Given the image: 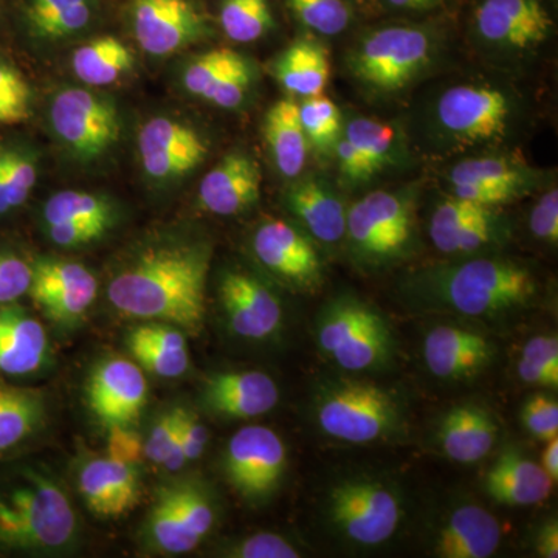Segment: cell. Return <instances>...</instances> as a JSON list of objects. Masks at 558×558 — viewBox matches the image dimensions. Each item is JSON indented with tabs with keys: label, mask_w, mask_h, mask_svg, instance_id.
I'll return each instance as SVG.
<instances>
[{
	"label": "cell",
	"mask_w": 558,
	"mask_h": 558,
	"mask_svg": "<svg viewBox=\"0 0 558 558\" xmlns=\"http://www.w3.org/2000/svg\"><path fill=\"white\" fill-rule=\"evenodd\" d=\"M209 263L211 248L205 244L179 242L146 250L110 279L108 299L128 317L199 333Z\"/></svg>",
	"instance_id": "obj_1"
},
{
	"label": "cell",
	"mask_w": 558,
	"mask_h": 558,
	"mask_svg": "<svg viewBox=\"0 0 558 558\" xmlns=\"http://www.w3.org/2000/svg\"><path fill=\"white\" fill-rule=\"evenodd\" d=\"M538 292L531 269L505 258L468 259L418 271L402 288L413 310L487 322L515 317L534 304Z\"/></svg>",
	"instance_id": "obj_2"
},
{
	"label": "cell",
	"mask_w": 558,
	"mask_h": 558,
	"mask_svg": "<svg viewBox=\"0 0 558 558\" xmlns=\"http://www.w3.org/2000/svg\"><path fill=\"white\" fill-rule=\"evenodd\" d=\"M76 535L75 510L47 473L16 465L0 475V554H53Z\"/></svg>",
	"instance_id": "obj_3"
},
{
	"label": "cell",
	"mask_w": 558,
	"mask_h": 558,
	"mask_svg": "<svg viewBox=\"0 0 558 558\" xmlns=\"http://www.w3.org/2000/svg\"><path fill=\"white\" fill-rule=\"evenodd\" d=\"M312 410L318 428L341 442H379L405 428L402 400L373 381L323 380L315 389Z\"/></svg>",
	"instance_id": "obj_4"
},
{
	"label": "cell",
	"mask_w": 558,
	"mask_h": 558,
	"mask_svg": "<svg viewBox=\"0 0 558 558\" xmlns=\"http://www.w3.org/2000/svg\"><path fill=\"white\" fill-rule=\"evenodd\" d=\"M314 332L322 354L348 373H380L395 360L398 343L387 318L357 296L328 301L315 318Z\"/></svg>",
	"instance_id": "obj_5"
},
{
	"label": "cell",
	"mask_w": 558,
	"mask_h": 558,
	"mask_svg": "<svg viewBox=\"0 0 558 558\" xmlns=\"http://www.w3.org/2000/svg\"><path fill=\"white\" fill-rule=\"evenodd\" d=\"M325 515L349 545L376 548L395 537L405 519L398 488L376 478H349L330 487Z\"/></svg>",
	"instance_id": "obj_6"
},
{
	"label": "cell",
	"mask_w": 558,
	"mask_h": 558,
	"mask_svg": "<svg viewBox=\"0 0 558 558\" xmlns=\"http://www.w3.org/2000/svg\"><path fill=\"white\" fill-rule=\"evenodd\" d=\"M413 227V205L409 199L388 191H374L348 209L344 236L357 258L380 266L409 252Z\"/></svg>",
	"instance_id": "obj_7"
},
{
	"label": "cell",
	"mask_w": 558,
	"mask_h": 558,
	"mask_svg": "<svg viewBox=\"0 0 558 558\" xmlns=\"http://www.w3.org/2000/svg\"><path fill=\"white\" fill-rule=\"evenodd\" d=\"M433 40L411 25H391L371 33L352 54L351 69L360 81L376 89H403L427 68Z\"/></svg>",
	"instance_id": "obj_8"
},
{
	"label": "cell",
	"mask_w": 558,
	"mask_h": 558,
	"mask_svg": "<svg viewBox=\"0 0 558 558\" xmlns=\"http://www.w3.org/2000/svg\"><path fill=\"white\" fill-rule=\"evenodd\" d=\"M49 117L54 134L80 159H98L119 142V110L94 92L80 87L58 92Z\"/></svg>",
	"instance_id": "obj_9"
},
{
	"label": "cell",
	"mask_w": 558,
	"mask_h": 558,
	"mask_svg": "<svg viewBox=\"0 0 558 558\" xmlns=\"http://www.w3.org/2000/svg\"><path fill=\"white\" fill-rule=\"evenodd\" d=\"M286 465L288 450L274 429L260 425L242 428L227 446V478L250 501H263L274 495Z\"/></svg>",
	"instance_id": "obj_10"
},
{
	"label": "cell",
	"mask_w": 558,
	"mask_h": 558,
	"mask_svg": "<svg viewBox=\"0 0 558 558\" xmlns=\"http://www.w3.org/2000/svg\"><path fill=\"white\" fill-rule=\"evenodd\" d=\"M131 16L135 39L153 57L185 49L207 32L191 0H134Z\"/></svg>",
	"instance_id": "obj_11"
},
{
	"label": "cell",
	"mask_w": 558,
	"mask_h": 558,
	"mask_svg": "<svg viewBox=\"0 0 558 558\" xmlns=\"http://www.w3.org/2000/svg\"><path fill=\"white\" fill-rule=\"evenodd\" d=\"M33 266V301L47 317L68 325L76 323L97 299L94 274L73 260L38 259Z\"/></svg>",
	"instance_id": "obj_12"
},
{
	"label": "cell",
	"mask_w": 558,
	"mask_h": 558,
	"mask_svg": "<svg viewBox=\"0 0 558 558\" xmlns=\"http://www.w3.org/2000/svg\"><path fill=\"white\" fill-rule=\"evenodd\" d=\"M253 252L270 274L292 288L314 290L322 282L323 266L317 250L288 222L260 223L253 236Z\"/></svg>",
	"instance_id": "obj_13"
},
{
	"label": "cell",
	"mask_w": 558,
	"mask_h": 558,
	"mask_svg": "<svg viewBox=\"0 0 558 558\" xmlns=\"http://www.w3.org/2000/svg\"><path fill=\"white\" fill-rule=\"evenodd\" d=\"M143 170L150 179L167 182L196 170L208 154V145L193 128L157 117L138 134Z\"/></svg>",
	"instance_id": "obj_14"
},
{
	"label": "cell",
	"mask_w": 558,
	"mask_h": 558,
	"mask_svg": "<svg viewBox=\"0 0 558 558\" xmlns=\"http://www.w3.org/2000/svg\"><path fill=\"white\" fill-rule=\"evenodd\" d=\"M219 296L231 330L242 339L267 340L281 329V301L252 275L227 271L220 278Z\"/></svg>",
	"instance_id": "obj_15"
},
{
	"label": "cell",
	"mask_w": 558,
	"mask_h": 558,
	"mask_svg": "<svg viewBox=\"0 0 558 558\" xmlns=\"http://www.w3.org/2000/svg\"><path fill=\"white\" fill-rule=\"evenodd\" d=\"M438 119L444 130L464 142L497 138L508 126V98L490 87H451L440 97Z\"/></svg>",
	"instance_id": "obj_16"
},
{
	"label": "cell",
	"mask_w": 558,
	"mask_h": 558,
	"mask_svg": "<svg viewBox=\"0 0 558 558\" xmlns=\"http://www.w3.org/2000/svg\"><path fill=\"white\" fill-rule=\"evenodd\" d=\"M425 366L446 381H465L481 376L497 357V348L483 333L454 325L428 330L422 343Z\"/></svg>",
	"instance_id": "obj_17"
},
{
	"label": "cell",
	"mask_w": 558,
	"mask_h": 558,
	"mask_svg": "<svg viewBox=\"0 0 558 558\" xmlns=\"http://www.w3.org/2000/svg\"><path fill=\"white\" fill-rule=\"evenodd\" d=\"M429 236L446 255H469L501 241L502 226L494 209L453 196L433 213Z\"/></svg>",
	"instance_id": "obj_18"
},
{
	"label": "cell",
	"mask_w": 558,
	"mask_h": 558,
	"mask_svg": "<svg viewBox=\"0 0 558 558\" xmlns=\"http://www.w3.org/2000/svg\"><path fill=\"white\" fill-rule=\"evenodd\" d=\"M475 25L487 43L531 49L548 39L554 22L542 0H483L475 11Z\"/></svg>",
	"instance_id": "obj_19"
},
{
	"label": "cell",
	"mask_w": 558,
	"mask_h": 558,
	"mask_svg": "<svg viewBox=\"0 0 558 558\" xmlns=\"http://www.w3.org/2000/svg\"><path fill=\"white\" fill-rule=\"evenodd\" d=\"M148 385L142 369L124 359H110L92 373L87 398L95 416L110 425H130L146 405Z\"/></svg>",
	"instance_id": "obj_20"
},
{
	"label": "cell",
	"mask_w": 558,
	"mask_h": 558,
	"mask_svg": "<svg viewBox=\"0 0 558 558\" xmlns=\"http://www.w3.org/2000/svg\"><path fill=\"white\" fill-rule=\"evenodd\" d=\"M204 403L213 413L229 418L263 416L278 405L279 388L259 371L216 373L205 384Z\"/></svg>",
	"instance_id": "obj_21"
},
{
	"label": "cell",
	"mask_w": 558,
	"mask_h": 558,
	"mask_svg": "<svg viewBox=\"0 0 558 558\" xmlns=\"http://www.w3.org/2000/svg\"><path fill=\"white\" fill-rule=\"evenodd\" d=\"M260 182L258 161L244 153L229 154L202 179V208L218 216L245 211L259 201Z\"/></svg>",
	"instance_id": "obj_22"
},
{
	"label": "cell",
	"mask_w": 558,
	"mask_h": 558,
	"mask_svg": "<svg viewBox=\"0 0 558 558\" xmlns=\"http://www.w3.org/2000/svg\"><path fill=\"white\" fill-rule=\"evenodd\" d=\"M78 486L87 509L100 519H119L137 506V465L110 458L92 459L80 472Z\"/></svg>",
	"instance_id": "obj_23"
},
{
	"label": "cell",
	"mask_w": 558,
	"mask_h": 558,
	"mask_svg": "<svg viewBox=\"0 0 558 558\" xmlns=\"http://www.w3.org/2000/svg\"><path fill=\"white\" fill-rule=\"evenodd\" d=\"M501 543V526L488 510L462 505L450 510L435 538L433 554L440 558H487Z\"/></svg>",
	"instance_id": "obj_24"
},
{
	"label": "cell",
	"mask_w": 558,
	"mask_h": 558,
	"mask_svg": "<svg viewBox=\"0 0 558 558\" xmlns=\"http://www.w3.org/2000/svg\"><path fill=\"white\" fill-rule=\"evenodd\" d=\"M49 359V339L24 307L0 306V377L31 376Z\"/></svg>",
	"instance_id": "obj_25"
},
{
	"label": "cell",
	"mask_w": 558,
	"mask_h": 558,
	"mask_svg": "<svg viewBox=\"0 0 558 558\" xmlns=\"http://www.w3.org/2000/svg\"><path fill=\"white\" fill-rule=\"evenodd\" d=\"M498 429L497 418L486 407L462 403L440 418L438 444L451 461L475 464L494 449Z\"/></svg>",
	"instance_id": "obj_26"
},
{
	"label": "cell",
	"mask_w": 558,
	"mask_h": 558,
	"mask_svg": "<svg viewBox=\"0 0 558 558\" xmlns=\"http://www.w3.org/2000/svg\"><path fill=\"white\" fill-rule=\"evenodd\" d=\"M554 481L537 462L520 451L499 454L484 480V490L499 505L526 508L549 498Z\"/></svg>",
	"instance_id": "obj_27"
},
{
	"label": "cell",
	"mask_w": 558,
	"mask_h": 558,
	"mask_svg": "<svg viewBox=\"0 0 558 558\" xmlns=\"http://www.w3.org/2000/svg\"><path fill=\"white\" fill-rule=\"evenodd\" d=\"M288 205L315 240L337 244L347 234L348 209L318 180H301L288 193Z\"/></svg>",
	"instance_id": "obj_28"
},
{
	"label": "cell",
	"mask_w": 558,
	"mask_h": 558,
	"mask_svg": "<svg viewBox=\"0 0 558 558\" xmlns=\"http://www.w3.org/2000/svg\"><path fill=\"white\" fill-rule=\"evenodd\" d=\"M128 344L143 368L156 376H182L190 366L189 348L182 330L165 323L138 326L130 333Z\"/></svg>",
	"instance_id": "obj_29"
},
{
	"label": "cell",
	"mask_w": 558,
	"mask_h": 558,
	"mask_svg": "<svg viewBox=\"0 0 558 558\" xmlns=\"http://www.w3.org/2000/svg\"><path fill=\"white\" fill-rule=\"evenodd\" d=\"M46 421V402L36 389L0 379V459L32 439Z\"/></svg>",
	"instance_id": "obj_30"
},
{
	"label": "cell",
	"mask_w": 558,
	"mask_h": 558,
	"mask_svg": "<svg viewBox=\"0 0 558 558\" xmlns=\"http://www.w3.org/2000/svg\"><path fill=\"white\" fill-rule=\"evenodd\" d=\"M264 134L271 157L279 172L286 178H296L306 167L310 142L300 120V105L292 100H279L267 112Z\"/></svg>",
	"instance_id": "obj_31"
},
{
	"label": "cell",
	"mask_w": 558,
	"mask_h": 558,
	"mask_svg": "<svg viewBox=\"0 0 558 558\" xmlns=\"http://www.w3.org/2000/svg\"><path fill=\"white\" fill-rule=\"evenodd\" d=\"M330 73L328 50L312 39H299L275 61L274 75L286 90L310 98L322 94Z\"/></svg>",
	"instance_id": "obj_32"
},
{
	"label": "cell",
	"mask_w": 558,
	"mask_h": 558,
	"mask_svg": "<svg viewBox=\"0 0 558 558\" xmlns=\"http://www.w3.org/2000/svg\"><path fill=\"white\" fill-rule=\"evenodd\" d=\"M134 65V54L113 36L90 40L72 54L73 73L89 86H109Z\"/></svg>",
	"instance_id": "obj_33"
},
{
	"label": "cell",
	"mask_w": 558,
	"mask_h": 558,
	"mask_svg": "<svg viewBox=\"0 0 558 558\" xmlns=\"http://www.w3.org/2000/svg\"><path fill=\"white\" fill-rule=\"evenodd\" d=\"M94 16L90 0H28L25 17L33 35L57 40L76 35Z\"/></svg>",
	"instance_id": "obj_34"
},
{
	"label": "cell",
	"mask_w": 558,
	"mask_h": 558,
	"mask_svg": "<svg viewBox=\"0 0 558 558\" xmlns=\"http://www.w3.org/2000/svg\"><path fill=\"white\" fill-rule=\"evenodd\" d=\"M154 548L167 554L190 553L199 545L186 527L171 487L161 488L146 523Z\"/></svg>",
	"instance_id": "obj_35"
},
{
	"label": "cell",
	"mask_w": 558,
	"mask_h": 558,
	"mask_svg": "<svg viewBox=\"0 0 558 558\" xmlns=\"http://www.w3.org/2000/svg\"><path fill=\"white\" fill-rule=\"evenodd\" d=\"M220 27L234 43L248 44L274 28L269 0H223Z\"/></svg>",
	"instance_id": "obj_36"
},
{
	"label": "cell",
	"mask_w": 558,
	"mask_h": 558,
	"mask_svg": "<svg viewBox=\"0 0 558 558\" xmlns=\"http://www.w3.org/2000/svg\"><path fill=\"white\" fill-rule=\"evenodd\" d=\"M46 226L61 222L113 223V209L105 197L81 191H61L44 207Z\"/></svg>",
	"instance_id": "obj_37"
},
{
	"label": "cell",
	"mask_w": 558,
	"mask_h": 558,
	"mask_svg": "<svg viewBox=\"0 0 558 558\" xmlns=\"http://www.w3.org/2000/svg\"><path fill=\"white\" fill-rule=\"evenodd\" d=\"M300 120L310 145L319 153H330L340 138L341 116L336 102L322 94L300 105Z\"/></svg>",
	"instance_id": "obj_38"
},
{
	"label": "cell",
	"mask_w": 558,
	"mask_h": 558,
	"mask_svg": "<svg viewBox=\"0 0 558 558\" xmlns=\"http://www.w3.org/2000/svg\"><path fill=\"white\" fill-rule=\"evenodd\" d=\"M520 379L534 387H558V340L556 336H535L521 349Z\"/></svg>",
	"instance_id": "obj_39"
},
{
	"label": "cell",
	"mask_w": 558,
	"mask_h": 558,
	"mask_svg": "<svg viewBox=\"0 0 558 558\" xmlns=\"http://www.w3.org/2000/svg\"><path fill=\"white\" fill-rule=\"evenodd\" d=\"M451 186L476 183V185L512 186L523 190V178L508 160L497 157H481L459 161L450 171Z\"/></svg>",
	"instance_id": "obj_40"
},
{
	"label": "cell",
	"mask_w": 558,
	"mask_h": 558,
	"mask_svg": "<svg viewBox=\"0 0 558 558\" xmlns=\"http://www.w3.org/2000/svg\"><path fill=\"white\" fill-rule=\"evenodd\" d=\"M344 138L380 171L391 159L396 135L395 130L381 121L355 119L349 121Z\"/></svg>",
	"instance_id": "obj_41"
},
{
	"label": "cell",
	"mask_w": 558,
	"mask_h": 558,
	"mask_svg": "<svg viewBox=\"0 0 558 558\" xmlns=\"http://www.w3.org/2000/svg\"><path fill=\"white\" fill-rule=\"evenodd\" d=\"M242 60L244 57L231 49L209 50L186 68L183 86L194 97L205 98L211 87Z\"/></svg>",
	"instance_id": "obj_42"
},
{
	"label": "cell",
	"mask_w": 558,
	"mask_h": 558,
	"mask_svg": "<svg viewBox=\"0 0 558 558\" xmlns=\"http://www.w3.org/2000/svg\"><path fill=\"white\" fill-rule=\"evenodd\" d=\"M288 3L293 14L319 35H340L351 22V10L344 0H288Z\"/></svg>",
	"instance_id": "obj_43"
},
{
	"label": "cell",
	"mask_w": 558,
	"mask_h": 558,
	"mask_svg": "<svg viewBox=\"0 0 558 558\" xmlns=\"http://www.w3.org/2000/svg\"><path fill=\"white\" fill-rule=\"evenodd\" d=\"M5 171V194L10 213L22 207L31 197L38 180V168L27 150L16 146H0Z\"/></svg>",
	"instance_id": "obj_44"
},
{
	"label": "cell",
	"mask_w": 558,
	"mask_h": 558,
	"mask_svg": "<svg viewBox=\"0 0 558 558\" xmlns=\"http://www.w3.org/2000/svg\"><path fill=\"white\" fill-rule=\"evenodd\" d=\"M32 117V89L24 75L0 61V126L22 123Z\"/></svg>",
	"instance_id": "obj_45"
},
{
	"label": "cell",
	"mask_w": 558,
	"mask_h": 558,
	"mask_svg": "<svg viewBox=\"0 0 558 558\" xmlns=\"http://www.w3.org/2000/svg\"><path fill=\"white\" fill-rule=\"evenodd\" d=\"M171 490L186 527L201 543L207 537L216 520L211 498L208 497L204 488L193 486V484H179V486H172Z\"/></svg>",
	"instance_id": "obj_46"
},
{
	"label": "cell",
	"mask_w": 558,
	"mask_h": 558,
	"mask_svg": "<svg viewBox=\"0 0 558 558\" xmlns=\"http://www.w3.org/2000/svg\"><path fill=\"white\" fill-rule=\"evenodd\" d=\"M227 557L234 558H299L300 549L282 535L259 532L234 542L226 550Z\"/></svg>",
	"instance_id": "obj_47"
},
{
	"label": "cell",
	"mask_w": 558,
	"mask_h": 558,
	"mask_svg": "<svg viewBox=\"0 0 558 558\" xmlns=\"http://www.w3.org/2000/svg\"><path fill=\"white\" fill-rule=\"evenodd\" d=\"M33 281V266L16 253L0 250V306L17 303L28 295Z\"/></svg>",
	"instance_id": "obj_48"
},
{
	"label": "cell",
	"mask_w": 558,
	"mask_h": 558,
	"mask_svg": "<svg viewBox=\"0 0 558 558\" xmlns=\"http://www.w3.org/2000/svg\"><path fill=\"white\" fill-rule=\"evenodd\" d=\"M252 80V65H250V62L244 58L236 68L227 72L226 75L211 87V90L208 92L204 100L222 109L240 108L245 97H247Z\"/></svg>",
	"instance_id": "obj_49"
},
{
	"label": "cell",
	"mask_w": 558,
	"mask_h": 558,
	"mask_svg": "<svg viewBox=\"0 0 558 558\" xmlns=\"http://www.w3.org/2000/svg\"><path fill=\"white\" fill-rule=\"evenodd\" d=\"M524 428L539 440L558 438V403L545 395L531 396L521 410Z\"/></svg>",
	"instance_id": "obj_50"
},
{
	"label": "cell",
	"mask_w": 558,
	"mask_h": 558,
	"mask_svg": "<svg viewBox=\"0 0 558 558\" xmlns=\"http://www.w3.org/2000/svg\"><path fill=\"white\" fill-rule=\"evenodd\" d=\"M110 227V223L105 222H61L50 223L46 226V230L53 244L73 248L100 240Z\"/></svg>",
	"instance_id": "obj_51"
},
{
	"label": "cell",
	"mask_w": 558,
	"mask_h": 558,
	"mask_svg": "<svg viewBox=\"0 0 558 558\" xmlns=\"http://www.w3.org/2000/svg\"><path fill=\"white\" fill-rule=\"evenodd\" d=\"M180 428V409L168 411L150 429L148 439L145 440V458L154 464H163L165 457L170 451L172 444L178 438Z\"/></svg>",
	"instance_id": "obj_52"
},
{
	"label": "cell",
	"mask_w": 558,
	"mask_h": 558,
	"mask_svg": "<svg viewBox=\"0 0 558 558\" xmlns=\"http://www.w3.org/2000/svg\"><path fill=\"white\" fill-rule=\"evenodd\" d=\"M108 453V458L121 464L138 465L145 458V440L128 425H110Z\"/></svg>",
	"instance_id": "obj_53"
},
{
	"label": "cell",
	"mask_w": 558,
	"mask_h": 558,
	"mask_svg": "<svg viewBox=\"0 0 558 558\" xmlns=\"http://www.w3.org/2000/svg\"><path fill=\"white\" fill-rule=\"evenodd\" d=\"M529 226L534 236L548 244L558 241V191L546 193L535 205L529 219Z\"/></svg>",
	"instance_id": "obj_54"
},
{
	"label": "cell",
	"mask_w": 558,
	"mask_h": 558,
	"mask_svg": "<svg viewBox=\"0 0 558 558\" xmlns=\"http://www.w3.org/2000/svg\"><path fill=\"white\" fill-rule=\"evenodd\" d=\"M333 153H336L337 160H339L341 174L349 182H365V180L373 178L377 172L376 168L366 160V157L344 137L339 138Z\"/></svg>",
	"instance_id": "obj_55"
},
{
	"label": "cell",
	"mask_w": 558,
	"mask_h": 558,
	"mask_svg": "<svg viewBox=\"0 0 558 558\" xmlns=\"http://www.w3.org/2000/svg\"><path fill=\"white\" fill-rule=\"evenodd\" d=\"M520 191L519 189H512V186L465 183V185L453 186V196L475 202V204L484 205V207L494 208L497 205L508 204V202L515 199Z\"/></svg>",
	"instance_id": "obj_56"
},
{
	"label": "cell",
	"mask_w": 558,
	"mask_h": 558,
	"mask_svg": "<svg viewBox=\"0 0 558 558\" xmlns=\"http://www.w3.org/2000/svg\"><path fill=\"white\" fill-rule=\"evenodd\" d=\"M180 440L185 450L186 461L201 458L207 449L208 429L196 414L180 409Z\"/></svg>",
	"instance_id": "obj_57"
},
{
	"label": "cell",
	"mask_w": 558,
	"mask_h": 558,
	"mask_svg": "<svg viewBox=\"0 0 558 558\" xmlns=\"http://www.w3.org/2000/svg\"><path fill=\"white\" fill-rule=\"evenodd\" d=\"M535 550L539 557H558V524L557 520H548L539 527L537 537H535Z\"/></svg>",
	"instance_id": "obj_58"
},
{
	"label": "cell",
	"mask_w": 558,
	"mask_h": 558,
	"mask_svg": "<svg viewBox=\"0 0 558 558\" xmlns=\"http://www.w3.org/2000/svg\"><path fill=\"white\" fill-rule=\"evenodd\" d=\"M542 468L548 473L549 478L557 483L558 480V438L546 440L543 450Z\"/></svg>",
	"instance_id": "obj_59"
},
{
	"label": "cell",
	"mask_w": 558,
	"mask_h": 558,
	"mask_svg": "<svg viewBox=\"0 0 558 558\" xmlns=\"http://www.w3.org/2000/svg\"><path fill=\"white\" fill-rule=\"evenodd\" d=\"M391 9L403 11H429L439 9L446 0H385Z\"/></svg>",
	"instance_id": "obj_60"
},
{
	"label": "cell",
	"mask_w": 558,
	"mask_h": 558,
	"mask_svg": "<svg viewBox=\"0 0 558 558\" xmlns=\"http://www.w3.org/2000/svg\"><path fill=\"white\" fill-rule=\"evenodd\" d=\"M10 215L9 204L5 196V171H3L2 149H0V218Z\"/></svg>",
	"instance_id": "obj_61"
},
{
	"label": "cell",
	"mask_w": 558,
	"mask_h": 558,
	"mask_svg": "<svg viewBox=\"0 0 558 558\" xmlns=\"http://www.w3.org/2000/svg\"><path fill=\"white\" fill-rule=\"evenodd\" d=\"M357 2H363V0H357Z\"/></svg>",
	"instance_id": "obj_62"
}]
</instances>
